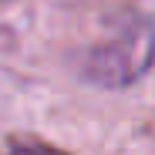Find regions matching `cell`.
<instances>
[{"label": "cell", "mask_w": 155, "mask_h": 155, "mask_svg": "<svg viewBox=\"0 0 155 155\" xmlns=\"http://www.w3.org/2000/svg\"><path fill=\"white\" fill-rule=\"evenodd\" d=\"M14 155H61V152L44 148V145H20V148H14Z\"/></svg>", "instance_id": "2"}, {"label": "cell", "mask_w": 155, "mask_h": 155, "mask_svg": "<svg viewBox=\"0 0 155 155\" xmlns=\"http://www.w3.org/2000/svg\"><path fill=\"white\" fill-rule=\"evenodd\" d=\"M155 31H152V24L145 17H138L132 24V31H125L118 34L111 44H105L101 51H94V58H91V74L98 78V81H105V84H125V81H132V78H138L145 68L135 64L132 58H125V47H135L142 41H152Z\"/></svg>", "instance_id": "1"}]
</instances>
